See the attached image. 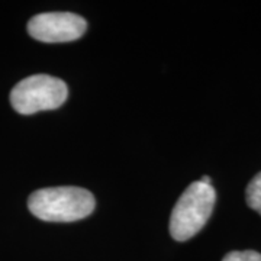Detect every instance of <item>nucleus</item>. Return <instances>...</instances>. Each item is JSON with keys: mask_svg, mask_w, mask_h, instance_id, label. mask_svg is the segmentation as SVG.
<instances>
[{"mask_svg": "<svg viewBox=\"0 0 261 261\" xmlns=\"http://www.w3.org/2000/svg\"><path fill=\"white\" fill-rule=\"evenodd\" d=\"M247 205L261 215V173L250 181L245 190Z\"/></svg>", "mask_w": 261, "mask_h": 261, "instance_id": "5", "label": "nucleus"}, {"mask_svg": "<svg viewBox=\"0 0 261 261\" xmlns=\"http://www.w3.org/2000/svg\"><path fill=\"white\" fill-rule=\"evenodd\" d=\"M200 181L205 183V185H211V177H209V176H205V177L200 178Z\"/></svg>", "mask_w": 261, "mask_h": 261, "instance_id": "7", "label": "nucleus"}, {"mask_svg": "<svg viewBox=\"0 0 261 261\" xmlns=\"http://www.w3.org/2000/svg\"><path fill=\"white\" fill-rule=\"evenodd\" d=\"M86 29V20L70 12L41 13L28 22V34L41 42L75 41L83 37Z\"/></svg>", "mask_w": 261, "mask_h": 261, "instance_id": "4", "label": "nucleus"}, {"mask_svg": "<svg viewBox=\"0 0 261 261\" xmlns=\"http://www.w3.org/2000/svg\"><path fill=\"white\" fill-rule=\"evenodd\" d=\"M67 84L53 75L35 74L20 80L10 92V103L20 115L53 111L67 100Z\"/></svg>", "mask_w": 261, "mask_h": 261, "instance_id": "3", "label": "nucleus"}, {"mask_svg": "<svg viewBox=\"0 0 261 261\" xmlns=\"http://www.w3.org/2000/svg\"><path fill=\"white\" fill-rule=\"evenodd\" d=\"M222 261H261V254L252 250L247 251H231L226 254Z\"/></svg>", "mask_w": 261, "mask_h": 261, "instance_id": "6", "label": "nucleus"}, {"mask_svg": "<svg viewBox=\"0 0 261 261\" xmlns=\"http://www.w3.org/2000/svg\"><path fill=\"white\" fill-rule=\"evenodd\" d=\"M216 192L200 180L192 183L180 196L170 218V233L176 241H187L199 232L214 212Z\"/></svg>", "mask_w": 261, "mask_h": 261, "instance_id": "2", "label": "nucleus"}, {"mask_svg": "<svg viewBox=\"0 0 261 261\" xmlns=\"http://www.w3.org/2000/svg\"><path fill=\"white\" fill-rule=\"evenodd\" d=\"M93 195L82 187H48L29 196L28 207L38 219L47 222H74L94 211Z\"/></svg>", "mask_w": 261, "mask_h": 261, "instance_id": "1", "label": "nucleus"}]
</instances>
